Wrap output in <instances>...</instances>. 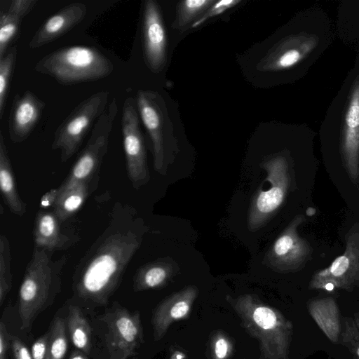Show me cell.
<instances>
[{
    "instance_id": "obj_13",
    "label": "cell",
    "mask_w": 359,
    "mask_h": 359,
    "mask_svg": "<svg viewBox=\"0 0 359 359\" xmlns=\"http://www.w3.org/2000/svg\"><path fill=\"white\" fill-rule=\"evenodd\" d=\"M142 36L145 62L153 72H161L166 63V33L160 7L156 1H144Z\"/></svg>"
},
{
    "instance_id": "obj_39",
    "label": "cell",
    "mask_w": 359,
    "mask_h": 359,
    "mask_svg": "<svg viewBox=\"0 0 359 359\" xmlns=\"http://www.w3.org/2000/svg\"><path fill=\"white\" fill-rule=\"evenodd\" d=\"M185 357L186 356L184 353L176 351L172 353L170 359H184Z\"/></svg>"
},
{
    "instance_id": "obj_10",
    "label": "cell",
    "mask_w": 359,
    "mask_h": 359,
    "mask_svg": "<svg viewBox=\"0 0 359 359\" xmlns=\"http://www.w3.org/2000/svg\"><path fill=\"white\" fill-rule=\"evenodd\" d=\"M121 130L128 177L138 190L149 182L150 173L136 101L131 97H126L123 105Z\"/></svg>"
},
{
    "instance_id": "obj_35",
    "label": "cell",
    "mask_w": 359,
    "mask_h": 359,
    "mask_svg": "<svg viewBox=\"0 0 359 359\" xmlns=\"http://www.w3.org/2000/svg\"><path fill=\"white\" fill-rule=\"evenodd\" d=\"M11 348L14 359H33L31 351L18 337L11 335Z\"/></svg>"
},
{
    "instance_id": "obj_38",
    "label": "cell",
    "mask_w": 359,
    "mask_h": 359,
    "mask_svg": "<svg viewBox=\"0 0 359 359\" xmlns=\"http://www.w3.org/2000/svg\"><path fill=\"white\" fill-rule=\"evenodd\" d=\"M69 359H88V358H87L86 355L84 353H83L77 349H75L70 354Z\"/></svg>"
},
{
    "instance_id": "obj_8",
    "label": "cell",
    "mask_w": 359,
    "mask_h": 359,
    "mask_svg": "<svg viewBox=\"0 0 359 359\" xmlns=\"http://www.w3.org/2000/svg\"><path fill=\"white\" fill-rule=\"evenodd\" d=\"M109 92L100 90L81 101L56 128L51 144L59 150L60 161H68L81 146L86 135L107 107Z\"/></svg>"
},
{
    "instance_id": "obj_28",
    "label": "cell",
    "mask_w": 359,
    "mask_h": 359,
    "mask_svg": "<svg viewBox=\"0 0 359 359\" xmlns=\"http://www.w3.org/2000/svg\"><path fill=\"white\" fill-rule=\"evenodd\" d=\"M18 55L15 46L10 47L0 58V116L2 117L9 86L14 72Z\"/></svg>"
},
{
    "instance_id": "obj_22",
    "label": "cell",
    "mask_w": 359,
    "mask_h": 359,
    "mask_svg": "<svg viewBox=\"0 0 359 359\" xmlns=\"http://www.w3.org/2000/svg\"><path fill=\"white\" fill-rule=\"evenodd\" d=\"M0 190L3 200L13 214L22 216L27 204L20 198L2 133H0Z\"/></svg>"
},
{
    "instance_id": "obj_11",
    "label": "cell",
    "mask_w": 359,
    "mask_h": 359,
    "mask_svg": "<svg viewBox=\"0 0 359 359\" xmlns=\"http://www.w3.org/2000/svg\"><path fill=\"white\" fill-rule=\"evenodd\" d=\"M344 252L332 264L316 272L309 285L311 290H351L359 285V225L347 232Z\"/></svg>"
},
{
    "instance_id": "obj_31",
    "label": "cell",
    "mask_w": 359,
    "mask_h": 359,
    "mask_svg": "<svg viewBox=\"0 0 359 359\" xmlns=\"http://www.w3.org/2000/svg\"><path fill=\"white\" fill-rule=\"evenodd\" d=\"M240 2L241 0L216 1L198 19L193 22L191 27H198L210 18L223 13L229 8L234 7Z\"/></svg>"
},
{
    "instance_id": "obj_18",
    "label": "cell",
    "mask_w": 359,
    "mask_h": 359,
    "mask_svg": "<svg viewBox=\"0 0 359 359\" xmlns=\"http://www.w3.org/2000/svg\"><path fill=\"white\" fill-rule=\"evenodd\" d=\"M87 11L83 3L66 5L39 27L29 42V48L36 49L61 37L83 20Z\"/></svg>"
},
{
    "instance_id": "obj_19",
    "label": "cell",
    "mask_w": 359,
    "mask_h": 359,
    "mask_svg": "<svg viewBox=\"0 0 359 359\" xmlns=\"http://www.w3.org/2000/svg\"><path fill=\"white\" fill-rule=\"evenodd\" d=\"M62 222L53 210L41 209L36 215L34 229V247L55 252L72 247L79 238L64 232Z\"/></svg>"
},
{
    "instance_id": "obj_40",
    "label": "cell",
    "mask_w": 359,
    "mask_h": 359,
    "mask_svg": "<svg viewBox=\"0 0 359 359\" xmlns=\"http://www.w3.org/2000/svg\"><path fill=\"white\" fill-rule=\"evenodd\" d=\"M353 320H354L355 325L359 331V312L354 313Z\"/></svg>"
},
{
    "instance_id": "obj_27",
    "label": "cell",
    "mask_w": 359,
    "mask_h": 359,
    "mask_svg": "<svg viewBox=\"0 0 359 359\" xmlns=\"http://www.w3.org/2000/svg\"><path fill=\"white\" fill-rule=\"evenodd\" d=\"M11 253L10 243L6 235L0 236V306L12 287Z\"/></svg>"
},
{
    "instance_id": "obj_30",
    "label": "cell",
    "mask_w": 359,
    "mask_h": 359,
    "mask_svg": "<svg viewBox=\"0 0 359 359\" xmlns=\"http://www.w3.org/2000/svg\"><path fill=\"white\" fill-rule=\"evenodd\" d=\"M343 321L341 343L350 351L354 359H359V331L353 318L344 317Z\"/></svg>"
},
{
    "instance_id": "obj_1",
    "label": "cell",
    "mask_w": 359,
    "mask_h": 359,
    "mask_svg": "<svg viewBox=\"0 0 359 359\" xmlns=\"http://www.w3.org/2000/svg\"><path fill=\"white\" fill-rule=\"evenodd\" d=\"M145 233L144 221L134 208L116 203L107 226L76 266L69 302L89 309L107 306Z\"/></svg>"
},
{
    "instance_id": "obj_25",
    "label": "cell",
    "mask_w": 359,
    "mask_h": 359,
    "mask_svg": "<svg viewBox=\"0 0 359 359\" xmlns=\"http://www.w3.org/2000/svg\"><path fill=\"white\" fill-rule=\"evenodd\" d=\"M49 344L45 359H64L68 349L65 319L55 316L48 328Z\"/></svg>"
},
{
    "instance_id": "obj_29",
    "label": "cell",
    "mask_w": 359,
    "mask_h": 359,
    "mask_svg": "<svg viewBox=\"0 0 359 359\" xmlns=\"http://www.w3.org/2000/svg\"><path fill=\"white\" fill-rule=\"evenodd\" d=\"M22 19L6 10L0 15V58L8 50L9 46L16 38Z\"/></svg>"
},
{
    "instance_id": "obj_6",
    "label": "cell",
    "mask_w": 359,
    "mask_h": 359,
    "mask_svg": "<svg viewBox=\"0 0 359 359\" xmlns=\"http://www.w3.org/2000/svg\"><path fill=\"white\" fill-rule=\"evenodd\" d=\"M138 114L151 144L154 168L164 175L177 147L173 128L165 102L156 91L140 90L137 93Z\"/></svg>"
},
{
    "instance_id": "obj_3",
    "label": "cell",
    "mask_w": 359,
    "mask_h": 359,
    "mask_svg": "<svg viewBox=\"0 0 359 359\" xmlns=\"http://www.w3.org/2000/svg\"><path fill=\"white\" fill-rule=\"evenodd\" d=\"M54 252L34 247L20 284L18 311L20 330L29 332L36 318L55 302L62 291L65 255L53 259Z\"/></svg>"
},
{
    "instance_id": "obj_41",
    "label": "cell",
    "mask_w": 359,
    "mask_h": 359,
    "mask_svg": "<svg viewBox=\"0 0 359 359\" xmlns=\"http://www.w3.org/2000/svg\"><path fill=\"white\" fill-rule=\"evenodd\" d=\"M133 359H139L137 357H133Z\"/></svg>"
},
{
    "instance_id": "obj_37",
    "label": "cell",
    "mask_w": 359,
    "mask_h": 359,
    "mask_svg": "<svg viewBox=\"0 0 359 359\" xmlns=\"http://www.w3.org/2000/svg\"><path fill=\"white\" fill-rule=\"evenodd\" d=\"M59 196L58 188H53L45 193L40 199V208L42 210H47L48 208L55 205Z\"/></svg>"
},
{
    "instance_id": "obj_36",
    "label": "cell",
    "mask_w": 359,
    "mask_h": 359,
    "mask_svg": "<svg viewBox=\"0 0 359 359\" xmlns=\"http://www.w3.org/2000/svg\"><path fill=\"white\" fill-rule=\"evenodd\" d=\"M11 335L3 321L0 323V359H8V351L11 348Z\"/></svg>"
},
{
    "instance_id": "obj_2",
    "label": "cell",
    "mask_w": 359,
    "mask_h": 359,
    "mask_svg": "<svg viewBox=\"0 0 359 359\" xmlns=\"http://www.w3.org/2000/svg\"><path fill=\"white\" fill-rule=\"evenodd\" d=\"M225 300L241 319L246 332L257 339L261 359H290L293 325L276 308L254 294L225 295Z\"/></svg>"
},
{
    "instance_id": "obj_23",
    "label": "cell",
    "mask_w": 359,
    "mask_h": 359,
    "mask_svg": "<svg viewBox=\"0 0 359 359\" xmlns=\"http://www.w3.org/2000/svg\"><path fill=\"white\" fill-rule=\"evenodd\" d=\"M65 319L69 339L76 349L90 355L93 345V327L82 308L70 302Z\"/></svg>"
},
{
    "instance_id": "obj_20",
    "label": "cell",
    "mask_w": 359,
    "mask_h": 359,
    "mask_svg": "<svg viewBox=\"0 0 359 359\" xmlns=\"http://www.w3.org/2000/svg\"><path fill=\"white\" fill-rule=\"evenodd\" d=\"M179 266L169 257L160 258L140 266L133 279L135 292L158 290L166 286L176 276Z\"/></svg>"
},
{
    "instance_id": "obj_5",
    "label": "cell",
    "mask_w": 359,
    "mask_h": 359,
    "mask_svg": "<svg viewBox=\"0 0 359 359\" xmlns=\"http://www.w3.org/2000/svg\"><path fill=\"white\" fill-rule=\"evenodd\" d=\"M34 71L53 78L61 85H74L109 76L114 65L96 48L72 46L44 55L36 63Z\"/></svg>"
},
{
    "instance_id": "obj_26",
    "label": "cell",
    "mask_w": 359,
    "mask_h": 359,
    "mask_svg": "<svg viewBox=\"0 0 359 359\" xmlns=\"http://www.w3.org/2000/svg\"><path fill=\"white\" fill-rule=\"evenodd\" d=\"M216 1L186 0L177 6V15L172 25L177 29H182L188 24L199 18Z\"/></svg>"
},
{
    "instance_id": "obj_24",
    "label": "cell",
    "mask_w": 359,
    "mask_h": 359,
    "mask_svg": "<svg viewBox=\"0 0 359 359\" xmlns=\"http://www.w3.org/2000/svg\"><path fill=\"white\" fill-rule=\"evenodd\" d=\"M96 186L88 182H80L59 194L53 211L64 222L76 214Z\"/></svg>"
},
{
    "instance_id": "obj_15",
    "label": "cell",
    "mask_w": 359,
    "mask_h": 359,
    "mask_svg": "<svg viewBox=\"0 0 359 359\" xmlns=\"http://www.w3.org/2000/svg\"><path fill=\"white\" fill-rule=\"evenodd\" d=\"M318 43V38L313 34L289 36L271 48L258 64V69L271 72L293 67L306 57Z\"/></svg>"
},
{
    "instance_id": "obj_16",
    "label": "cell",
    "mask_w": 359,
    "mask_h": 359,
    "mask_svg": "<svg viewBox=\"0 0 359 359\" xmlns=\"http://www.w3.org/2000/svg\"><path fill=\"white\" fill-rule=\"evenodd\" d=\"M198 292L196 286L189 285L166 297L156 306L151 318L153 336L156 341L165 336L174 322L189 316Z\"/></svg>"
},
{
    "instance_id": "obj_42",
    "label": "cell",
    "mask_w": 359,
    "mask_h": 359,
    "mask_svg": "<svg viewBox=\"0 0 359 359\" xmlns=\"http://www.w3.org/2000/svg\"><path fill=\"white\" fill-rule=\"evenodd\" d=\"M358 182H359V174H358Z\"/></svg>"
},
{
    "instance_id": "obj_9",
    "label": "cell",
    "mask_w": 359,
    "mask_h": 359,
    "mask_svg": "<svg viewBox=\"0 0 359 359\" xmlns=\"http://www.w3.org/2000/svg\"><path fill=\"white\" fill-rule=\"evenodd\" d=\"M261 166L266 177L255 194L248 214V227L251 232L262 228L283 205L290 184L289 165L286 158L277 156L264 161Z\"/></svg>"
},
{
    "instance_id": "obj_4",
    "label": "cell",
    "mask_w": 359,
    "mask_h": 359,
    "mask_svg": "<svg viewBox=\"0 0 359 359\" xmlns=\"http://www.w3.org/2000/svg\"><path fill=\"white\" fill-rule=\"evenodd\" d=\"M92 327L94 359H128L144 341L140 311H130L118 302L106 308Z\"/></svg>"
},
{
    "instance_id": "obj_14",
    "label": "cell",
    "mask_w": 359,
    "mask_h": 359,
    "mask_svg": "<svg viewBox=\"0 0 359 359\" xmlns=\"http://www.w3.org/2000/svg\"><path fill=\"white\" fill-rule=\"evenodd\" d=\"M45 107V102L30 90L14 96L8 117V136L13 143H21L29 137Z\"/></svg>"
},
{
    "instance_id": "obj_33",
    "label": "cell",
    "mask_w": 359,
    "mask_h": 359,
    "mask_svg": "<svg viewBox=\"0 0 359 359\" xmlns=\"http://www.w3.org/2000/svg\"><path fill=\"white\" fill-rule=\"evenodd\" d=\"M50 332L48 330L46 333L39 337L31 347V353L33 359H45L48 349Z\"/></svg>"
},
{
    "instance_id": "obj_12",
    "label": "cell",
    "mask_w": 359,
    "mask_h": 359,
    "mask_svg": "<svg viewBox=\"0 0 359 359\" xmlns=\"http://www.w3.org/2000/svg\"><path fill=\"white\" fill-rule=\"evenodd\" d=\"M304 220L303 215H296L276 238L264 258L268 267L278 273L296 272L304 267L312 252L310 244L297 231Z\"/></svg>"
},
{
    "instance_id": "obj_34",
    "label": "cell",
    "mask_w": 359,
    "mask_h": 359,
    "mask_svg": "<svg viewBox=\"0 0 359 359\" xmlns=\"http://www.w3.org/2000/svg\"><path fill=\"white\" fill-rule=\"evenodd\" d=\"M37 2V0H13L7 10L23 19Z\"/></svg>"
},
{
    "instance_id": "obj_7",
    "label": "cell",
    "mask_w": 359,
    "mask_h": 359,
    "mask_svg": "<svg viewBox=\"0 0 359 359\" xmlns=\"http://www.w3.org/2000/svg\"><path fill=\"white\" fill-rule=\"evenodd\" d=\"M117 112L118 104L116 98H114L94 124L85 147L78 156L65 180L57 187L59 194L83 182L97 187L101 165L107 152Z\"/></svg>"
},
{
    "instance_id": "obj_32",
    "label": "cell",
    "mask_w": 359,
    "mask_h": 359,
    "mask_svg": "<svg viewBox=\"0 0 359 359\" xmlns=\"http://www.w3.org/2000/svg\"><path fill=\"white\" fill-rule=\"evenodd\" d=\"M231 350V344L226 337L219 334L215 337L212 344L213 357L215 359H226Z\"/></svg>"
},
{
    "instance_id": "obj_21",
    "label": "cell",
    "mask_w": 359,
    "mask_h": 359,
    "mask_svg": "<svg viewBox=\"0 0 359 359\" xmlns=\"http://www.w3.org/2000/svg\"><path fill=\"white\" fill-rule=\"evenodd\" d=\"M308 311L318 327L333 344H338L341 333L339 309L332 297L311 300Z\"/></svg>"
},
{
    "instance_id": "obj_17",
    "label": "cell",
    "mask_w": 359,
    "mask_h": 359,
    "mask_svg": "<svg viewBox=\"0 0 359 359\" xmlns=\"http://www.w3.org/2000/svg\"><path fill=\"white\" fill-rule=\"evenodd\" d=\"M341 153L347 173L355 183L359 174V79L354 83L346 109Z\"/></svg>"
}]
</instances>
